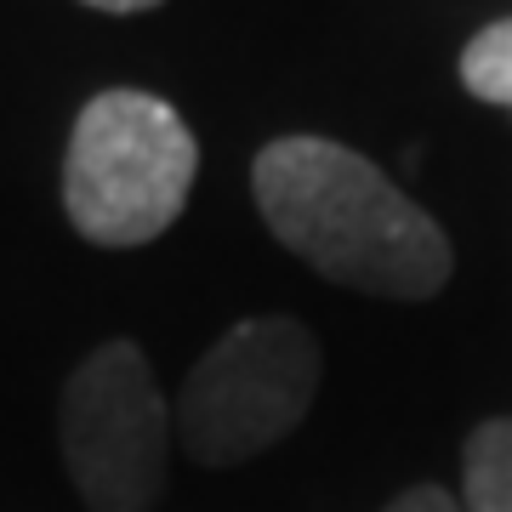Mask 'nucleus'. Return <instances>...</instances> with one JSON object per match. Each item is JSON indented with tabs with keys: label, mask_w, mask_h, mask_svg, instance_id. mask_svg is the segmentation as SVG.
I'll return each instance as SVG.
<instances>
[{
	"label": "nucleus",
	"mask_w": 512,
	"mask_h": 512,
	"mask_svg": "<svg viewBox=\"0 0 512 512\" xmlns=\"http://www.w3.org/2000/svg\"><path fill=\"white\" fill-rule=\"evenodd\" d=\"M97 12H148V6H160V0H86Z\"/></svg>",
	"instance_id": "nucleus-8"
},
{
	"label": "nucleus",
	"mask_w": 512,
	"mask_h": 512,
	"mask_svg": "<svg viewBox=\"0 0 512 512\" xmlns=\"http://www.w3.org/2000/svg\"><path fill=\"white\" fill-rule=\"evenodd\" d=\"M251 194L279 245L348 291L427 302L450 285L444 228L348 143L274 137L251 165Z\"/></svg>",
	"instance_id": "nucleus-1"
},
{
	"label": "nucleus",
	"mask_w": 512,
	"mask_h": 512,
	"mask_svg": "<svg viewBox=\"0 0 512 512\" xmlns=\"http://www.w3.org/2000/svg\"><path fill=\"white\" fill-rule=\"evenodd\" d=\"M200 171V143L188 120L154 92H97L74 120L63 154V211L74 234L109 251L160 239L183 217Z\"/></svg>",
	"instance_id": "nucleus-2"
},
{
	"label": "nucleus",
	"mask_w": 512,
	"mask_h": 512,
	"mask_svg": "<svg viewBox=\"0 0 512 512\" xmlns=\"http://www.w3.org/2000/svg\"><path fill=\"white\" fill-rule=\"evenodd\" d=\"M171 410L137 342H103L63 382L57 444L86 512H154L171 473Z\"/></svg>",
	"instance_id": "nucleus-4"
},
{
	"label": "nucleus",
	"mask_w": 512,
	"mask_h": 512,
	"mask_svg": "<svg viewBox=\"0 0 512 512\" xmlns=\"http://www.w3.org/2000/svg\"><path fill=\"white\" fill-rule=\"evenodd\" d=\"M461 86L478 103L512 109V18L490 23V29H478L467 40V52H461Z\"/></svg>",
	"instance_id": "nucleus-6"
},
{
	"label": "nucleus",
	"mask_w": 512,
	"mask_h": 512,
	"mask_svg": "<svg viewBox=\"0 0 512 512\" xmlns=\"http://www.w3.org/2000/svg\"><path fill=\"white\" fill-rule=\"evenodd\" d=\"M319 393V342L302 319L268 313L239 319L222 342L194 359L183 376L171 427L188 461L239 467V461L291 439Z\"/></svg>",
	"instance_id": "nucleus-3"
},
{
	"label": "nucleus",
	"mask_w": 512,
	"mask_h": 512,
	"mask_svg": "<svg viewBox=\"0 0 512 512\" xmlns=\"http://www.w3.org/2000/svg\"><path fill=\"white\" fill-rule=\"evenodd\" d=\"M461 473H467V507L461 512H512V416L484 421L467 439Z\"/></svg>",
	"instance_id": "nucleus-5"
},
{
	"label": "nucleus",
	"mask_w": 512,
	"mask_h": 512,
	"mask_svg": "<svg viewBox=\"0 0 512 512\" xmlns=\"http://www.w3.org/2000/svg\"><path fill=\"white\" fill-rule=\"evenodd\" d=\"M387 512H461V507L439 490V484H416V490H404Z\"/></svg>",
	"instance_id": "nucleus-7"
}]
</instances>
